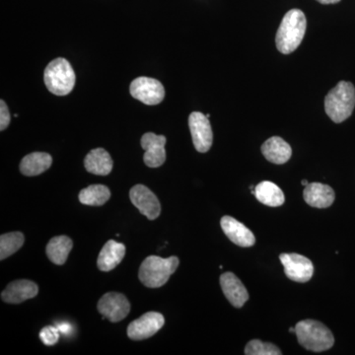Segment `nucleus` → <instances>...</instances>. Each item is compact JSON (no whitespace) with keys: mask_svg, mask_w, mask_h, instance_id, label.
<instances>
[{"mask_svg":"<svg viewBox=\"0 0 355 355\" xmlns=\"http://www.w3.org/2000/svg\"><path fill=\"white\" fill-rule=\"evenodd\" d=\"M307 19L300 9H291L284 15L275 37L277 50L289 55L297 50L304 39Z\"/></svg>","mask_w":355,"mask_h":355,"instance_id":"1","label":"nucleus"},{"mask_svg":"<svg viewBox=\"0 0 355 355\" xmlns=\"http://www.w3.org/2000/svg\"><path fill=\"white\" fill-rule=\"evenodd\" d=\"M355 108V87L349 81H340L324 98V111L334 123L349 118Z\"/></svg>","mask_w":355,"mask_h":355,"instance_id":"2","label":"nucleus"},{"mask_svg":"<svg viewBox=\"0 0 355 355\" xmlns=\"http://www.w3.org/2000/svg\"><path fill=\"white\" fill-rule=\"evenodd\" d=\"M299 343L310 352H321L335 345V338L328 327L315 320H303L295 326Z\"/></svg>","mask_w":355,"mask_h":355,"instance_id":"3","label":"nucleus"},{"mask_svg":"<svg viewBox=\"0 0 355 355\" xmlns=\"http://www.w3.org/2000/svg\"><path fill=\"white\" fill-rule=\"evenodd\" d=\"M180 261L178 257L163 259L158 256L147 257L140 266V282L149 288H158L164 286L170 277L176 272Z\"/></svg>","mask_w":355,"mask_h":355,"instance_id":"4","label":"nucleus"},{"mask_svg":"<svg viewBox=\"0 0 355 355\" xmlns=\"http://www.w3.org/2000/svg\"><path fill=\"white\" fill-rule=\"evenodd\" d=\"M44 81L48 90L53 94L69 95L76 86V72L69 60L58 58L44 69Z\"/></svg>","mask_w":355,"mask_h":355,"instance_id":"5","label":"nucleus"},{"mask_svg":"<svg viewBox=\"0 0 355 355\" xmlns=\"http://www.w3.org/2000/svg\"><path fill=\"white\" fill-rule=\"evenodd\" d=\"M130 95L135 99L148 105L155 106L164 100L165 89L157 79L150 77H137L130 86Z\"/></svg>","mask_w":355,"mask_h":355,"instance_id":"6","label":"nucleus"},{"mask_svg":"<svg viewBox=\"0 0 355 355\" xmlns=\"http://www.w3.org/2000/svg\"><path fill=\"white\" fill-rule=\"evenodd\" d=\"M189 128L195 148L198 153H207L214 142V133L207 114L193 112L189 116Z\"/></svg>","mask_w":355,"mask_h":355,"instance_id":"7","label":"nucleus"},{"mask_svg":"<svg viewBox=\"0 0 355 355\" xmlns=\"http://www.w3.org/2000/svg\"><path fill=\"white\" fill-rule=\"evenodd\" d=\"M279 260L284 266V273L292 282L305 284L314 275L312 261L302 254L284 253L280 254Z\"/></svg>","mask_w":355,"mask_h":355,"instance_id":"8","label":"nucleus"},{"mask_svg":"<svg viewBox=\"0 0 355 355\" xmlns=\"http://www.w3.org/2000/svg\"><path fill=\"white\" fill-rule=\"evenodd\" d=\"M98 310L112 323H118L127 318L130 312V303L123 294L109 292L98 302Z\"/></svg>","mask_w":355,"mask_h":355,"instance_id":"9","label":"nucleus"},{"mask_svg":"<svg viewBox=\"0 0 355 355\" xmlns=\"http://www.w3.org/2000/svg\"><path fill=\"white\" fill-rule=\"evenodd\" d=\"M164 324V316L160 313H146L130 324L128 328V338L133 340H146L160 331Z\"/></svg>","mask_w":355,"mask_h":355,"instance_id":"10","label":"nucleus"},{"mask_svg":"<svg viewBox=\"0 0 355 355\" xmlns=\"http://www.w3.org/2000/svg\"><path fill=\"white\" fill-rule=\"evenodd\" d=\"M130 200L149 220H155L161 214V205L157 197L144 184H137L130 191Z\"/></svg>","mask_w":355,"mask_h":355,"instance_id":"11","label":"nucleus"},{"mask_svg":"<svg viewBox=\"0 0 355 355\" xmlns=\"http://www.w3.org/2000/svg\"><path fill=\"white\" fill-rule=\"evenodd\" d=\"M142 148L146 150L144 160L146 166L158 168L164 164L166 161V137L153 132H146L140 140Z\"/></svg>","mask_w":355,"mask_h":355,"instance_id":"12","label":"nucleus"},{"mask_svg":"<svg viewBox=\"0 0 355 355\" xmlns=\"http://www.w3.org/2000/svg\"><path fill=\"white\" fill-rule=\"evenodd\" d=\"M220 226L224 234L237 246L249 248L254 246L256 243V237L253 232L234 217L228 216L222 217Z\"/></svg>","mask_w":355,"mask_h":355,"instance_id":"13","label":"nucleus"},{"mask_svg":"<svg viewBox=\"0 0 355 355\" xmlns=\"http://www.w3.org/2000/svg\"><path fill=\"white\" fill-rule=\"evenodd\" d=\"M220 286L224 295L233 307L242 308L249 300L246 287L234 273L228 272L221 275Z\"/></svg>","mask_w":355,"mask_h":355,"instance_id":"14","label":"nucleus"},{"mask_svg":"<svg viewBox=\"0 0 355 355\" xmlns=\"http://www.w3.org/2000/svg\"><path fill=\"white\" fill-rule=\"evenodd\" d=\"M39 287L31 280H15L2 291L1 299L9 304H19L28 299L36 297Z\"/></svg>","mask_w":355,"mask_h":355,"instance_id":"15","label":"nucleus"},{"mask_svg":"<svg viewBox=\"0 0 355 355\" xmlns=\"http://www.w3.org/2000/svg\"><path fill=\"white\" fill-rule=\"evenodd\" d=\"M303 198L307 205L315 209H327L335 202L336 193L328 184L309 183L303 191Z\"/></svg>","mask_w":355,"mask_h":355,"instance_id":"16","label":"nucleus"},{"mask_svg":"<svg viewBox=\"0 0 355 355\" xmlns=\"http://www.w3.org/2000/svg\"><path fill=\"white\" fill-rule=\"evenodd\" d=\"M261 150L266 160L277 165L286 164L292 155L291 146L279 137H272L266 140Z\"/></svg>","mask_w":355,"mask_h":355,"instance_id":"17","label":"nucleus"},{"mask_svg":"<svg viewBox=\"0 0 355 355\" xmlns=\"http://www.w3.org/2000/svg\"><path fill=\"white\" fill-rule=\"evenodd\" d=\"M125 254V246L121 243L109 240L98 257V268L102 272H111L120 265Z\"/></svg>","mask_w":355,"mask_h":355,"instance_id":"18","label":"nucleus"},{"mask_svg":"<svg viewBox=\"0 0 355 355\" xmlns=\"http://www.w3.org/2000/svg\"><path fill=\"white\" fill-rule=\"evenodd\" d=\"M113 159L104 148H96L86 155L84 166L89 173L107 176L113 170Z\"/></svg>","mask_w":355,"mask_h":355,"instance_id":"19","label":"nucleus"},{"mask_svg":"<svg viewBox=\"0 0 355 355\" xmlns=\"http://www.w3.org/2000/svg\"><path fill=\"white\" fill-rule=\"evenodd\" d=\"M254 195L259 202L270 207H282L286 202V197L282 189L270 181L261 182L257 184Z\"/></svg>","mask_w":355,"mask_h":355,"instance_id":"20","label":"nucleus"},{"mask_svg":"<svg viewBox=\"0 0 355 355\" xmlns=\"http://www.w3.org/2000/svg\"><path fill=\"white\" fill-rule=\"evenodd\" d=\"M53 164V158L49 153H33L28 154L20 163V171L28 177L38 176L49 170Z\"/></svg>","mask_w":355,"mask_h":355,"instance_id":"21","label":"nucleus"},{"mask_svg":"<svg viewBox=\"0 0 355 355\" xmlns=\"http://www.w3.org/2000/svg\"><path fill=\"white\" fill-rule=\"evenodd\" d=\"M73 242L67 236H58L50 240L46 245V253L51 263L62 266L69 258Z\"/></svg>","mask_w":355,"mask_h":355,"instance_id":"22","label":"nucleus"},{"mask_svg":"<svg viewBox=\"0 0 355 355\" xmlns=\"http://www.w3.org/2000/svg\"><path fill=\"white\" fill-rule=\"evenodd\" d=\"M111 198V191L104 184H91L79 193V202L91 207L105 205Z\"/></svg>","mask_w":355,"mask_h":355,"instance_id":"23","label":"nucleus"},{"mask_svg":"<svg viewBox=\"0 0 355 355\" xmlns=\"http://www.w3.org/2000/svg\"><path fill=\"white\" fill-rule=\"evenodd\" d=\"M25 242L24 235L21 232H10L0 237V260L3 261L16 253Z\"/></svg>","mask_w":355,"mask_h":355,"instance_id":"24","label":"nucleus"},{"mask_svg":"<svg viewBox=\"0 0 355 355\" xmlns=\"http://www.w3.org/2000/svg\"><path fill=\"white\" fill-rule=\"evenodd\" d=\"M246 355H280L282 350L272 343H263L260 340H253L247 343L245 347Z\"/></svg>","mask_w":355,"mask_h":355,"instance_id":"25","label":"nucleus"},{"mask_svg":"<svg viewBox=\"0 0 355 355\" xmlns=\"http://www.w3.org/2000/svg\"><path fill=\"white\" fill-rule=\"evenodd\" d=\"M40 338L46 345H55L60 340V330L55 327H44L40 333Z\"/></svg>","mask_w":355,"mask_h":355,"instance_id":"26","label":"nucleus"},{"mask_svg":"<svg viewBox=\"0 0 355 355\" xmlns=\"http://www.w3.org/2000/svg\"><path fill=\"white\" fill-rule=\"evenodd\" d=\"M10 121V112H9L8 107H7L6 103L1 100L0 101V130L1 132L8 128Z\"/></svg>","mask_w":355,"mask_h":355,"instance_id":"27","label":"nucleus"},{"mask_svg":"<svg viewBox=\"0 0 355 355\" xmlns=\"http://www.w3.org/2000/svg\"><path fill=\"white\" fill-rule=\"evenodd\" d=\"M321 4H336L338 3L340 0H317Z\"/></svg>","mask_w":355,"mask_h":355,"instance_id":"28","label":"nucleus"},{"mask_svg":"<svg viewBox=\"0 0 355 355\" xmlns=\"http://www.w3.org/2000/svg\"><path fill=\"white\" fill-rule=\"evenodd\" d=\"M301 184H303V186L306 187L308 184H309V182L307 181V180H302V182H301Z\"/></svg>","mask_w":355,"mask_h":355,"instance_id":"29","label":"nucleus"},{"mask_svg":"<svg viewBox=\"0 0 355 355\" xmlns=\"http://www.w3.org/2000/svg\"><path fill=\"white\" fill-rule=\"evenodd\" d=\"M289 331H291V333H295V331H296L295 327H292V328L289 329Z\"/></svg>","mask_w":355,"mask_h":355,"instance_id":"30","label":"nucleus"}]
</instances>
